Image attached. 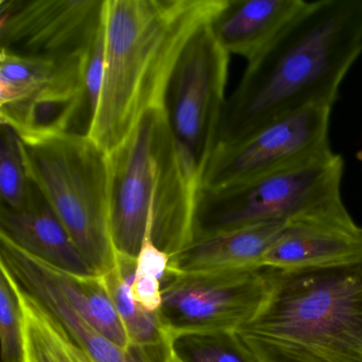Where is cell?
Returning a JSON list of instances; mask_svg holds the SVG:
<instances>
[{
  "label": "cell",
  "mask_w": 362,
  "mask_h": 362,
  "mask_svg": "<svg viewBox=\"0 0 362 362\" xmlns=\"http://www.w3.org/2000/svg\"><path fill=\"white\" fill-rule=\"evenodd\" d=\"M362 54V0H317L247 62L226 99L217 146L230 145L288 114L332 107Z\"/></svg>",
  "instance_id": "6da1fadb"
},
{
  "label": "cell",
  "mask_w": 362,
  "mask_h": 362,
  "mask_svg": "<svg viewBox=\"0 0 362 362\" xmlns=\"http://www.w3.org/2000/svg\"><path fill=\"white\" fill-rule=\"evenodd\" d=\"M228 0H105V74L88 136L107 154L150 110L164 107L175 65L192 37Z\"/></svg>",
  "instance_id": "7a4b0ae2"
},
{
  "label": "cell",
  "mask_w": 362,
  "mask_h": 362,
  "mask_svg": "<svg viewBox=\"0 0 362 362\" xmlns=\"http://www.w3.org/2000/svg\"><path fill=\"white\" fill-rule=\"evenodd\" d=\"M264 275L259 306L235 330L256 362H362V256Z\"/></svg>",
  "instance_id": "3957f363"
},
{
  "label": "cell",
  "mask_w": 362,
  "mask_h": 362,
  "mask_svg": "<svg viewBox=\"0 0 362 362\" xmlns=\"http://www.w3.org/2000/svg\"><path fill=\"white\" fill-rule=\"evenodd\" d=\"M107 156L116 253L136 259L150 217L163 251L173 256L190 245L201 183L182 160L165 107L150 110Z\"/></svg>",
  "instance_id": "277c9868"
},
{
  "label": "cell",
  "mask_w": 362,
  "mask_h": 362,
  "mask_svg": "<svg viewBox=\"0 0 362 362\" xmlns=\"http://www.w3.org/2000/svg\"><path fill=\"white\" fill-rule=\"evenodd\" d=\"M23 143V141H22ZM29 175L96 275L116 266L110 228L109 156L88 135L23 143Z\"/></svg>",
  "instance_id": "5b68a950"
},
{
  "label": "cell",
  "mask_w": 362,
  "mask_h": 362,
  "mask_svg": "<svg viewBox=\"0 0 362 362\" xmlns=\"http://www.w3.org/2000/svg\"><path fill=\"white\" fill-rule=\"evenodd\" d=\"M343 175L342 156L330 150L250 181L201 188L194 240L259 224L289 223L343 209Z\"/></svg>",
  "instance_id": "8992f818"
},
{
  "label": "cell",
  "mask_w": 362,
  "mask_h": 362,
  "mask_svg": "<svg viewBox=\"0 0 362 362\" xmlns=\"http://www.w3.org/2000/svg\"><path fill=\"white\" fill-rule=\"evenodd\" d=\"M211 24L203 26L182 52L164 103L182 160L200 183L217 145L230 56Z\"/></svg>",
  "instance_id": "52a82bcc"
},
{
  "label": "cell",
  "mask_w": 362,
  "mask_h": 362,
  "mask_svg": "<svg viewBox=\"0 0 362 362\" xmlns=\"http://www.w3.org/2000/svg\"><path fill=\"white\" fill-rule=\"evenodd\" d=\"M264 291V268L168 271L158 321L170 343L183 334L235 332L255 313Z\"/></svg>",
  "instance_id": "ba28073f"
},
{
  "label": "cell",
  "mask_w": 362,
  "mask_h": 362,
  "mask_svg": "<svg viewBox=\"0 0 362 362\" xmlns=\"http://www.w3.org/2000/svg\"><path fill=\"white\" fill-rule=\"evenodd\" d=\"M332 109L310 105L270 122L243 141L217 146L205 167L201 188L250 181L330 151Z\"/></svg>",
  "instance_id": "9c48e42d"
},
{
  "label": "cell",
  "mask_w": 362,
  "mask_h": 362,
  "mask_svg": "<svg viewBox=\"0 0 362 362\" xmlns=\"http://www.w3.org/2000/svg\"><path fill=\"white\" fill-rule=\"evenodd\" d=\"M105 0H0L1 49L64 61L90 52Z\"/></svg>",
  "instance_id": "30bf717a"
},
{
  "label": "cell",
  "mask_w": 362,
  "mask_h": 362,
  "mask_svg": "<svg viewBox=\"0 0 362 362\" xmlns=\"http://www.w3.org/2000/svg\"><path fill=\"white\" fill-rule=\"evenodd\" d=\"M0 264L5 267L18 287L35 298L94 362L166 361L171 344L152 349L134 347L126 351L103 336L69 304L54 283L48 264L1 234Z\"/></svg>",
  "instance_id": "8fae6325"
},
{
  "label": "cell",
  "mask_w": 362,
  "mask_h": 362,
  "mask_svg": "<svg viewBox=\"0 0 362 362\" xmlns=\"http://www.w3.org/2000/svg\"><path fill=\"white\" fill-rule=\"evenodd\" d=\"M88 54L65 62L52 81L26 100L0 107L1 124L26 144L75 133L76 124H83L88 134L84 74Z\"/></svg>",
  "instance_id": "7c38bea8"
},
{
  "label": "cell",
  "mask_w": 362,
  "mask_h": 362,
  "mask_svg": "<svg viewBox=\"0 0 362 362\" xmlns=\"http://www.w3.org/2000/svg\"><path fill=\"white\" fill-rule=\"evenodd\" d=\"M360 232L346 207L289 222L260 267L305 268L357 259L362 256Z\"/></svg>",
  "instance_id": "4fadbf2b"
},
{
  "label": "cell",
  "mask_w": 362,
  "mask_h": 362,
  "mask_svg": "<svg viewBox=\"0 0 362 362\" xmlns=\"http://www.w3.org/2000/svg\"><path fill=\"white\" fill-rule=\"evenodd\" d=\"M308 4L306 0H228L211 28L228 54L250 62L270 46Z\"/></svg>",
  "instance_id": "5bb4252c"
},
{
  "label": "cell",
  "mask_w": 362,
  "mask_h": 362,
  "mask_svg": "<svg viewBox=\"0 0 362 362\" xmlns=\"http://www.w3.org/2000/svg\"><path fill=\"white\" fill-rule=\"evenodd\" d=\"M0 234L21 249L64 272L96 275L42 192L28 209H0Z\"/></svg>",
  "instance_id": "9a60e30c"
},
{
  "label": "cell",
  "mask_w": 362,
  "mask_h": 362,
  "mask_svg": "<svg viewBox=\"0 0 362 362\" xmlns=\"http://www.w3.org/2000/svg\"><path fill=\"white\" fill-rule=\"evenodd\" d=\"M287 226V222H273L197 239L171 256L168 271L262 268V257Z\"/></svg>",
  "instance_id": "2e32d148"
},
{
  "label": "cell",
  "mask_w": 362,
  "mask_h": 362,
  "mask_svg": "<svg viewBox=\"0 0 362 362\" xmlns=\"http://www.w3.org/2000/svg\"><path fill=\"white\" fill-rule=\"evenodd\" d=\"M48 268L63 296L93 327L122 349L139 347L129 339L103 275L71 274L50 264Z\"/></svg>",
  "instance_id": "e0dca14e"
},
{
  "label": "cell",
  "mask_w": 362,
  "mask_h": 362,
  "mask_svg": "<svg viewBox=\"0 0 362 362\" xmlns=\"http://www.w3.org/2000/svg\"><path fill=\"white\" fill-rule=\"evenodd\" d=\"M14 284L22 307L23 362H94L35 298Z\"/></svg>",
  "instance_id": "ac0fdd59"
},
{
  "label": "cell",
  "mask_w": 362,
  "mask_h": 362,
  "mask_svg": "<svg viewBox=\"0 0 362 362\" xmlns=\"http://www.w3.org/2000/svg\"><path fill=\"white\" fill-rule=\"evenodd\" d=\"M136 259L116 253V266L105 276L116 310L133 346L162 347L170 345L160 327L158 313H147L133 298Z\"/></svg>",
  "instance_id": "d6986e66"
},
{
  "label": "cell",
  "mask_w": 362,
  "mask_h": 362,
  "mask_svg": "<svg viewBox=\"0 0 362 362\" xmlns=\"http://www.w3.org/2000/svg\"><path fill=\"white\" fill-rule=\"evenodd\" d=\"M69 60H50L1 49L0 107L21 103L33 96L52 81L62 65Z\"/></svg>",
  "instance_id": "ffe728a7"
},
{
  "label": "cell",
  "mask_w": 362,
  "mask_h": 362,
  "mask_svg": "<svg viewBox=\"0 0 362 362\" xmlns=\"http://www.w3.org/2000/svg\"><path fill=\"white\" fill-rule=\"evenodd\" d=\"M39 192L29 175L24 148L20 137L7 124L0 133V202L1 209H28Z\"/></svg>",
  "instance_id": "44dd1931"
},
{
  "label": "cell",
  "mask_w": 362,
  "mask_h": 362,
  "mask_svg": "<svg viewBox=\"0 0 362 362\" xmlns=\"http://www.w3.org/2000/svg\"><path fill=\"white\" fill-rule=\"evenodd\" d=\"M171 346L183 362H256L234 330L183 334Z\"/></svg>",
  "instance_id": "7402d4cb"
},
{
  "label": "cell",
  "mask_w": 362,
  "mask_h": 362,
  "mask_svg": "<svg viewBox=\"0 0 362 362\" xmlns=\"http://www.w3.org/2000/svg\"><path fill=\"white\" fill-rule=\"evenodd\" d=\"M0 344L1 362L24 361V334L20 298L16 284L0 264Z\"/></svg>",
  "instance_id": "603a6c76"
},
{
  "label": "cell",
  "mask_w": 362,
  "mask_h": 362,
  "mask_svg": "<svg viewBox=\"0 0 362 362\" xmlns=\"http://www.w3.org/2000/svg\"><path fill=\"white\" fill-rule=\"evenodd\" d=\"M103 74H105V24L103 21V26H101L94 44L90 48V54H88L86 64V74H84L90 124L94 117L95 112H96L97 105H98L101 86H103Z\"/></svg>",
  "instance_id": "cb8c5ba5"
},
{
  "label": "cell",
  "mask_w": 362,
  "mask_h": 362,
  "mask_svg": "<svg viewBox=\"0 0 362 362\" xmlns=\"http://www.w3.org/2000/svg\"><path fill=\"white\" fill-rule=\"evenodd\" d=\"M171 256L158 247L152 237V220L149 219L145 236L136 257L135 275H150L160 281H164L168 273Z\"/></svg>",
  "instance_id": "d4e9b609"
},
{
  "label": "cell",
  "mask_w": 362,
  "mask_h": 362,
  "mask_svg": "<svg viewBox=\"0 0 362 362\" xmlns=\"http://www.w3.org/2000/svg\"><path fill=\"white\" fill-rule=\"evenodd\" d=\"M132 294L137 304L147 313H158L162 307V281L150 275H135Z\"/></svg>",
  "instance_id": "484cf974"
},
{
  "label": "cell",
  "mask_w": 362,
  "mask_h": 362,
  "mask_svg": "<svg viewBox=\"0 0 362 362\" xmlns=\"http://www.w3.org/2000/svg\"><path fill=\"white\" fill-rule=\"evenodd\" d=\"M165 362H183L177 351L173 349V346L169 347L168 354H167L166 361Z\"/></svg>",
  "instance_id": "4316f807"
},
{
  "label": "cell",
  "mask_w": 362,
  "mask_h": 362,
  "mask_svg": "<svg viewBox=\"0 0 362 362\" xmlns=\"http://www.w3.org/2000/svg\"><path fill=\"white\" fill-rule=\"evenodd\" d=\"M360 239H361V243H362V228H361V232H360Z\"/></svg>",
  "instance_id": "83f0119b"
}]
</instances>
